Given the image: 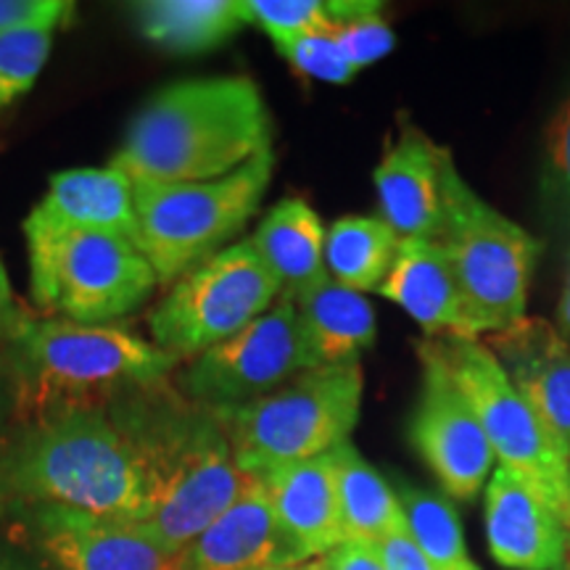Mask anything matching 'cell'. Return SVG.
Returning a JSON list of instances; mask_svg holds the SVG:
<instances>
[{"instance_id": "cell-1", "label": "cell", "mask_w": 570, "mask_h": 570, "mask_svg": "<svg viewBox=\"0 0 570 570\" xmlns=\"http://www.w3.org/2000/svg\"><path fill=\"white\" fill-rule=\"evenodd\" d=\"M161 383L119 399L109 415L146 468L151 508L138 525L180 554L238 499L248 473L235 462L223 420Z\"/></svg>"}, {"instance_id": "cell-2", "label": "cell", "mask_w": 570, "mask_h": 570, "mask_svg": "<svg viewBox=\"0 0 570 570\" xmlns=\"http://www.w3.org/2000/svg\"><path fill=\"white\" fill-rule=\"evenodd\" d=\"M151 508L140 454L109 412L13 425L0 441V515L61 510L142 523Z\"/></svg>"}, {"instance_id": "cell-3", "label": "cell", "mask_w": 570, "mask_h": 570, "mask_svg": "<svg viewBox=\"0 0 570 570\" xmlns=\"http://www.w3.org/2000/svg\"><path fill=\"white\" fill-rule=\"evenodd\" d=\"M273 151V119L252 77H204L154 92L111 167L140 183L217 180Z\"/></svg>"}, {"instance_id": "cell-4", "label": "cell", "mask_w": 570, "mask_h": 570, "mask_svg": "<svg viewBox=\"0 0 570 570\" xmlns=\"http://www.w3.org/2000/svg\"><path fill=\"white\" fill-rule=\"evenodd\" d=\"M13 386V425L109 412L132 391L167 381L180 360L122 325L32 317L0 348Z\"/></svg>"}, {"instance_id": "cell-5", "label": "cell", "mask_w": 570, "mask_h": 570, "mask_svg": "<svg viewBox=\"0 0 570 570\" xmlns=\"http://www.w3.org/2000/svg\"><path fill=\"white\" fill-rule=\"evenodd\" d=\"M273 167L275 154L265 151L217 180L135 185L138 248L156 281L173 285L223 252L259 209Z\"/></svg>"}, {"instance_id": "cell-6", "label": "cell", "mask_w": 570, "mask_h": 570, "mask_svg": "<svg viewBox=\"0 0 570 570\" xmlns=\"http://www.w3.org/2000/svg\"><path fill=\"white\" fill-rule=\"evenodd\" d=\"M365 375L356 365L312 367L273 394L223 415L235 462L246 473H265L327 454L360 423Z\"/></svg>"}, {"instance_id": "cell-7", "label": "cell", "mask_w": 570, "mask_h": 570, "mask_svg": "<svg viewBox=\"0 0 570 570\" xmlns=\"http://www.w3.org/2000/svg\"><path fill=\"white\" fill-rule=\"evenodd\" d=\"M32 302L82 325H109L148 302L159 285L132 240L111 233L24 223Z\"/></svg>"}, {"instance_id": "cell-8", "label": "cell", "mask_w": 570, "mask_h": 570, "mask_svg": "<svg viewBox=\"0 0 570 570\" xmlns=\"http://www.w3.org/2000/svg\"><path fill=\"white\" fill-rule=\"evenodd\" d=\"M439 246L452 262L462 298L481 333L508 331L525 317L541 244L483 202L454 164L446 175L444 233Z\"/></svg>"}, {"instance_id": "cell-9", "label": "cell", "mask_w": 570, "mask_h": 570, "mask_svg": "<svg viewBox=\"0 0 570 570\" xmlns=\"http://www.w3.org/2000/svg\"><path fill=\"white\" fill-rule=\"evenodd\" d=\"M431 341L481 420L499 468L539 491L570 531V454L481 341Z\"/></svg>"}, {"instance_id": "cell-10", "label": "cell", "mask_w": 570, "mask_h": 570, "mask_svg": "<svg viewBox=\"0 0 570 570\" xmlns=\"http://www.w3.org/2000/svg\"><path fill=\"white\" fill-rule=\"evenodd\" d=\"M281 298V285L248 240L225 246L173 283L148 317L154 344L177 360H196L223 344Z\"/></svg>"}, {"instance_id": "cell-11", "label": "cell", "mask_w": 570, "mask_h": 570, "mask_svg": "<svg viewBox=\"0 0 570 570\" xmlns=\"http://www.w3.org/2000/svg\"><path fill=\"white\" fill-rule=\"evenodd\" d=\"M302 370L312 367L296 304L281 296L244 331L190 360L177 375V391L223 417L273 394Z\"/></svg>"}, {"instance_id": "cell-12", "label": "cell", "mask_w": 570, "mask_h": 570, "mask_svg": "<svg viewBox=\"0 0 570 570\" xmlns=\"http://www.w3.org/2000/svg\"><path fill=\"white\" fill-rule=\"evenodd\" d=\"M423 383L410 425V441L441 487L454 499H473L491 479V452L481 420L452 381L431 341L417 344Z\"/></svg>"}, {"instance_id": "cell-13", "label": "cell", "mask_w": 570, "mask_h": 570, "mask_svg": "<svg viewBox=\"0 0 570 570\" xmlns=\"http://www.w3.org/2000/svg\"><path fill=\"white\" fill-rule=\"evenodd\" d=\"M13 523L24 525L53 570H180L177 554L130 520L42 510Z\"/></svg>"}, {"instance_id": "cell-14", "label": "cell", "mask_w": 570, "mask_h": 570, "mask_svg": "<svg viewBox=\"0 0 570 570\" xmlns=\"http://www.w3.org/2000/svg\"><path fill=\"white\" fill-rule=\"evenodd\" d=\"M452 154L417 127L404 125L377 161L373 183L383 223L402 240H433L444 233L446 175Z\"/></svg>"}, {"instance_id": "cell-15", "label": "cell", "mask_w": 570, "mask_h": 570, "mask_svg": "<svg viewBox=\"0 0 570 570\" xmlns=\"http://www.w3.org/2000/svg\"><path fill=\"white\" fill-rule=\"evenodd\" d=\"M302 554L277 523L259 475L248 473L238 499L177 554L180 570L296 568Z\"/></svg>"}, {"instance_id": "cell-16", "label": "cell", "mask_w": 570, "mask_h": 570, "mask_svg": "<svg viewBox=\"0 0 570 570\" xmlns=\"http://www.w3.org/2000/svg\"><path fill=\"white\" fill-rule=\"evenodd\" d=\"M491 558L512 570H562L568 529L554 508L510 470L497 468L487 487Z\"/></svg>"}, {"instance_id": "cell-17", "label": "cell", "mask_w": 570, "mask_h": 570, "mask_svg": "<svg viewBox=\"0 0 570 570\" xmlns=\"http://www.w3.org/2000/svg\"><path fill=\"white\" fill-rule=\"evenodd\" d=\"M487 346L570 454V344L544 320L523 317L491 333Z\"/></svg>"}, {"instance_id": "cell-18", "label": "cell", "mask_w": 570, "mask_h": 570, "mask_svg": "<svg viewBox=\"0 0 570 570\" xmlns=\"http://www.w3.org/2000/svg\"><path fill=\"white\" fill-rule=\"evenodd\" d=\"M402 306L433 341H479L452 262L433 240H402L386 281L375 291Z\"/></svg>"}, {"instance_id": "cell-19", "label": "cell", "mask_w": 570, "mask_h": 570, "mask_svg": "<svg viewBox=\"0 0 570 570\" xmlns=\"http://www.w3.org/2000/svg\"><path fill=\"white\" fill-rule=\"evenodd\" d=\"M331 452L256 473L265 483L277 523L302 560L323 558L344 541Z\"/></svg>"}, {"instance_id": "cell-20", "label": "cell", "mask_w": 570, "mask_h": 570, "mask_svg": "<svg viewBox=\"0 0 570 570\" xmlns=\"http://www.w3.org/2000/svg\"><path fill=\"white\" fill-rule=\"evenodd\" d=\"M24 223L53 230L122 235L138 246L135 185L111 164L104 169H67L51 177L46 198Z\"/></svg>"}, {"instance_id": "cell-21", "label": "cell", "mask_w": 570, "mask_h": 570, "mask_svg": "<svg viewBox=\"0 0 570 570\" xmlns=\"http://www.w3.org/2000/svg\"><path fill=\"white\" fill-rule=\"evenodd\" d=\"M248 244L281 285V296L302 298L325 283V230L317 212L302 198H283L267 212Z\"/></svg>"}, {"instance_id": "cell-22", "label": "cell", "mask_w": 570, "mask_h": 570, "mask_svg": "<svg viewBox=\"0 0 570 570\" xmlns=\"http://www.w3.org/2000/svg\"><path fill=\"white\" fill-rule=\"evenodd\" d=\"M309 367L356 365L375 341V309L365 296L327 277L296 298Z\"/></svg>"}, {"instance_id": "cell-23", "label": "cell", "mask_w": 570, "mask_h": 570, "mask_svg": "<svg viewBox=\"0 0 570 570\" xmlns=\"http://www.w3.org/2000/svg\"><path fill=\"white\" fill-rule=\"evenodd\" d=\"M135 21L142 38L183 56L212 51L248 24L244 0H148Z\"/></svg>"}, {"instance_id": "cell-24", "label": "cell", "mask_w": 570, "mask_h": 570, "mask_svg": "<svg viewBox=\"0 0 570 570\" xmlns=\"http://www.w3.org/2000/svg\"><path fill=\"white\" fill-rule=\"evenodd\" d=\"M336 473L341 533L344 541L381 544L391 533L404 531V512L396 491L377 470L356 452L352 441H344L331 452Z\"/></svg>"}, {"instance_id": "cell-25", "label": "cell", "mask_w": 570, "mask_h": 570, "mask_svg": "<svg viewBox=\"0 0 570 570\" xmlns=\"http://www.w3.org/2000/svg\"><path fill=\"white\" fill-rule=\"evenodd\" d=\"M402 238L381 217H341L325 233V267L333 281L365 294L377 291Z\"/></svg>"}, {"instance_id": "cell-26", "label": "cell", "mask_w": 570, "mask_h": 570, "mask_svg": "<svg viewBox=\"0 0 570 570\" xmlns=\"http://www.w3.org/2000/svg\"><path fill=\"white\" fill-rule=\"evenodd\" d=\"M396 499L402 504L404 525L417 550L436 570H481L470 558L458 510L444 497L399 483Z\"/></svg>"}, {"instance_id": "cell-27", "label": "cell", "mask_w": 570, "mask_h": 570, "mask_svg": "<svg viewBox=\"0 0 570 570\" xmlns=\"http://www.w3.org/2000/svg\"><path fill=\"white\" fill-rule=\"evenodd\" d=\"M53 32L19 27L0 32V111L32 88L51 56Z\"/></svg>"}, {"instance_id": "cell-28", "label": "cell", "mask_w": 570, "mask_h": 570, "mask_svg": "<svg viewBox=\"0 0 570 570\" xmlns=\"http://www.w3.org/2000/svg\"><path fill=\"white\" fill-rule=\"evenodd\" d=\"M248 24H256L273 42L331 30L327 3L320 0H244Z\"/></svg>"}, {"instance_id": "cell-29", "label": "cell", "mask_w": 570, "mask_h": 570, "mask_svg": "<svg viewBox=\"0 0 570 570\" xmlns=\"http://www.w3.org/2000/svg\"><path fill=\"white\" fill-rule=\"evenodd\" d=\"M333 38H336L344 59L352 63L354 71L381 61L383 56L394 48V30L389 21L381 17V6L367 3L356 17L333 24Z\"/></svg>"}, {"instance_id": "cell-30", "label": "cell", "mask_w": 570, "mask_h": 570, "mask_svg": "<svg viewBox=\"0 0 570 570\" xmlns=\"http://www.w3.org/2000/svg\"><path fill=\"white\" fill-rule=\"evenodd\" d=\"M275 48L291 67L306 77H315V80L344 85L356 75L352 63L341 53L336 38H333V27L323 32H309L302 35V38L275 42Z\"/></svg>"}, {"instance_id": "cell-31", "label": "cell", "mask_w": 570, "mask_h": 570, "mask_svg": "<svg viewBox=\"0 0 570 570\" xmlns=\"http://www.w3.org/2000/svg\"><path fill=\"white\" fill-rule=\"evenodd\" d=\"M544 188L554 202L570 206V92L544 130Z\"/></svg>"}, {"instance_id": "cell-32", "label": "cell", "mask_w": 570, "mask_h": 570, "mask_svg": "<svg viewBox=\"0 0 570 570\" xmlns=\"http://www.w3.org/2000/svg\"><path fill=\"white\" fill-rule=\"evenodd\" d=\"M75 3L63 0H0V32L19 27H40L56 30L71 17Z\"/></svg>"}, {"instance_id": "cell-33", "label": "cell", "mask_w": 570, "mask_h": 570, "mask_svg": "<svg viewBox=\"0 0 570 570\" xmlns=\"http://www.w3.org/2000/svg\"><path fill=\"white\" fill-rule=\"evenodd\" d=\"M315 570H386L375 544L362 541H341L331 552L320 558Z\"/></svg>"}, {"instance_id": "cell-34", "label": "cell", "mask_w": 570, "mask_h": 570, "mask_svg": "<svg viewBox=\"0 0 570 570\" xmlns=\"http://www.w3.org/2000/svg\"><path fill=\"white\" fill-rule=\"evenodd\" d=\"M377 552H381L386 570H436L428 562L425 554L417 550V544L412 541L407 529L383 539L381 544H377Z\"/></svg>"}, {"instance_id": "cell-35", "label": "cell", "mask_w": 570, "mask_h": 570, "mask_svg": "<svg viewBox=\"0 0 570 570\" xmlns=\"http://www.w3.org/2000/svg\"><path fill=\"white\" fill-rule=\"evenodd\" d=\"M27 320H30V315H27V312L17 304V298H13L9 273H6L3 259H0V348L17 336L19 327L24 325Z\"/></svg>"}, {"instance_id": "cell-36", "label": "cell", "mask_w": 570, "mask_h": 570, "mask_svg": "<svg viewBox=\"0 0 570 570\" xmlns=\"http://www.w3.org/2000/svg\"><path fill=\"white\" fill-rule=\"evenodd\" d=\"M13 420V386L9 367H6L3 356H0V436L11 428Z\"/></svg>"}, {"instance_id": "cell-37", "label": "cell", "mask_w": 570, "mask_h": 570, "mask_svg": "<svg viewBox=\"0 0 570 570\" xmlns=\"http://www.w3.org/2000/svg\"><path fill=\"white\" fill-rule=\"evenodd\" d=\"M0 570H42L40 566H35L27 558H21V554L13 550V547L6 544V541H0Z\"/></svg>"}, {"instance_id": "cell-38", "label": "cell", "mask_w": 570, "mask_h": 570, "mask_svg": "<svg viewBox=\"0 0 570 570\" xmlns=\"http://www.w3.org/2000/svg\"><path fill=\"white\" fill-rule=\"evenodd\" d=\"M560 323H562V331L570 333V277L566 283V291H562V298H560Z\"/></svg>"}, {"instance_id": "cell-39", "label": "cell", "mask_w": 570, "mask_h": 570, "mask_svg": "<svg viewBox=\"0 0 570 570\" xmlns=\"http://www.w3.org/2000/svg\"><path fill=\"white\" fill-rule=\"evenodd\" d=\"M265 570H304V568H265Z\"/></svg>"}, {"instance_id": "cell-40", "label": "cell", "mask_w": 570, "mask_h": 570, "mask_svg": "<svg viewBox=\"0 0 570 570\" xmlns=\"http://www.w3.org/2000/svg\"><path fill=\"white\" fill-rule=\"evenodd\" d=\"M568 554H570V531H568Z\"/></svg>"}, {"instance_id": "cell-41", "label": "cell", "mask_w": 570, "mask_h": 570, "mask_svg": "<svg viewBox=\"0 0 570 570\" xmlns=\"http://www.w3.org/2000/svg\"><path fill=\"white\" fill-rule=\"evenodd\" d=\"M304 570H315V568H304Z\"/></svg>"}, {"instance_id": "cell-42", "label": "cell", "mask_w": 570, "mask_h": 570, "mask_svg": "<svg viewBox=\"0 0 570 570\" xmlns=\"http://www.w3.org/2000/svg\"><path fill=\"white\" fill-rule=\"evenodd\" d=\"M562 570H570V566H568V568H562Z\"/></svg>"}]
</instances>
